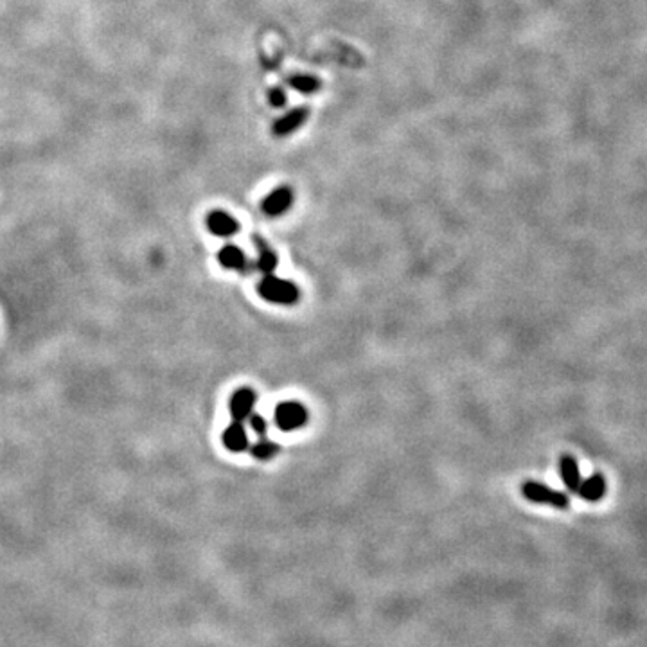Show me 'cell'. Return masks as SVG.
<instances>
[{"instance_id": "6da1fadb", "label": "cell", "mask_w": 647, "mask_h": 647, "mask_svg": "<svg viewBox=\"0 0 647 647\" xmlns=\"http://www.w3.org/2000/svg\"><path fill=\"white\" fill-rule=\"evenodd\" d=\"M258 293L270 304L277 306H295L300 299L299 286L288 279L273 275H263V279L258 285Z\"/></svg>"}, {"instance_id": "7a4b0ae2", "label": "cell", "mask_w": 647, "mask_h": 647, "mask_svg": "<svg viewBox=\"0 0 647 647\" xmlns=\"http://www.w3.org/2000/svg\"><path fill=\"white\" fill-rule=\"evenodd\" d=\"M273 421H275L279 430L295 432L306 427L307 421H310V412L297 399L281 401L273 412Z\"/></svg>"}, {"instance_id": "3957f363", "label": "cell", "mask_w": 647, "mask_h": 647, "mask_svg": "<svg viewBox=\"0 0 647 647\" xmlns=\"http://www.w3.org/2000/svg\"><path fill=\"white\" fill-rule=\"evenodd\" d=\"M521 493H524V496L527 498L529 501L550 505L554 509H569L570 507L569 494L563 493V491L552 489V487L545 486V484L541 482H536V480L525 482L524 486H521Z\"/></svg>"}, {"instance_id": "277c9868", "label": "cell", "mask_w": 647, "mask_h": 647, "mask_svg": "<svg viewBox=\"0 0 647 647\" xmlns=\"http://www.w3.org/2000/svg\"><path fill=\"white\" fill-rule=\"evenodd\" d=\"M255 401H258V394L252 387H240L238 390H234V394L228 399V412L230 417L238 423H243L254 414Z\"/></svg>"}, {"instance_id": "5b68a950", "label": "cell", "mask_w": 647, "mask_h": 647, "mask_svg": "<svg viewBox=\"0 0 647 647\" xmlns=\"http://www.w3.org/2000/svg\"><path fill=\"white\" fill-rule=\"evenodd\" d=\"M293 189L290 185H279L277 189H273L268 196L261 202V210L270 218H279L292 209L293 205Z\"/></svg>"}, {"instance_id": "8992f818", "label": "cell", "mask_w": 647, "mask_h": 647, "mask_svg": "<svg viewBox=\"0 0 647 647\" xmlns=\"http://www.w3.org/2000/svg\"><path fill=\"white\" fill-rule=\"evenodd\" d=\"M205 225L209 228V233L218 238H233L240 233V223H238L236 218L221 209L210 210L207 214Z\"/></svg>"}, {"instance_id": "52a82bcc", "label": "cell", "mask_w": 647, "mask_h": 647, "mask_svg": "<svg viewBox=\"0 0 647 647\" xmlns=\"http://www.w3.org/2000/svg\"><path fill=\"white\" fill-rule=\"evenodd\" d=\"M218 263H220L223 268L236 270V272H241L243 275H248V273L252 272V268H254V265H252L250 259L245 255V252L233 243L223 245V247L218 250Z\"/></svg>"}, {"instance_id": "ba28073f", "label": "cell", "mask_w": 647, "mask_h": 647, "mask_svg": "<svg viewBox=\"0 0 647 647\" xmlns=\"http://www.w3.org/2000/svg\"><path fill=\"white\" fill-rule=\"evenodd\" d=\"M252 240H254L255 248H258V259H255L254 263V268L258 270V272H261L263 275H270V273L275 272L277 266H279V255H277V252L270 247L268 241H266L265 238L255 234Z\"/></svg>"}, {"instance_id": "9c48e42d", "label": "cell", "mask_w": 647, "mask_h": 647, "mask_svg": "<svg viewBox=\"0 0 647 647\" xmlns=\"http://www.w3.org/2000/svg\"><path fill=\"white\" fill-rule=\"evenodd\" d=\"M221 441H223L225 448L233 453H243L250 448L247 430H245L243 423H238V421H233V423L225 428Z\"/></svg>"}, {"instance_id": "30bf717a", "label": "cell", "mask_w": 647, "mask_h": 647, "mask_svg": "<svg viewBox=\"0 0 647 647\" xmlns=\"http://www.w3.org/2000/svg\"><path fill=\"white\" fill-rule=\"evenodd\" d=\"M559 475H561V480L566 489L570 493H577L583 479H581L579 464H577L576 457L569 455V453L559 457Z\"/></svg>"}, {"instance_id": "8fae6325", "label": "cell", "mask_w": 647, "mask_h": 647, "mask_svg": "<svg viewBox=\"0 0 647 647\" xmlns=\"http://www.w3.org/2000/svg\"><path fill=\"white\" fill-rule=\"evenodd\" d=\"M307 113H310L307 108H295L290 113H286V116H282L281 119H277L275 123H273L272 126L273 135H277V137H286V135L293 133L297 128L302 126V124L306 123Z\"/></svg>"}, {"instance_id": "7c38bea8", "label": "cell", "mask_w": 647, "mask_h": 647, "mask_svg": "<svg viewBox=\"0 0 647 647\" xmlns=\"http://www.w3.org/2000/svg\"><path fill=\"white\" fill-rule=\"evenodd\" d=\"M606 479H604L601 473H593L590 479L583 480L577 489V494H579L583 500L590 501V504H595V501L603 500L604 494H606Z\"/></svg>"}, {"instance_id": "4fadbf2b", "label": "cell", "mask_w": 647, "mask_h": 647, "mask_svg": "<svg viewBox=\"0 0 647 647\" xmlns=\"http://www.w3.org/2000/svg\"><path fill=\"white\" fill-rule=\"evenodd\" d=\"M250 455L254 457L255 460H261V462H268V460L275 459L279 453H281V444L275 441H270L266 437H259L254 444H250Z\"/></svg>"}, {"instance_id": "5bb4252c", "label": "cell", "mask_w": 647, "mask_h": 647, "mask_svg": "<svg viewBox=\"0 0 647 647\" xmlns=\"http://www.w3.org/2000/svg\"><path fill=\"white\" fill-rule=\"evenodd\" d=\"M290 85L297 92H302V94H313V92H317L320 88V81L311 78V76H292L290 78Z\"/></svg>"}, {"instance_id": "9a60e30c", "label": "cell", "mask_w": 647, "mask_h": 647, "mask_svg": "<svg viewBox=\"0 0 647 647\" xmlns=\"http://www.w3.org/2000/svg\"><path fill=\"white\" fill-rule=\"evenodd\" d=\"M248 423H250V428L254 430V434L258 435V439L266 437V434H268V423H266V419L261 414L254 412V414L248 417Z\"/></svg>"}, {"instance_id": "2e32d148", "label": "cell", "mask_w": 647, "mask_h": 647, "mask_svg": "<svg viewBox=\"0 0 647 647\" xmlns=\"http://www.w3.org/2000/svg\"><path fill=\"white\" fill-rule=\"evenodd\" d=\"M286 103V94L282 88H272L270 90V105L275 108H281Z\"/></svg>"}]
</instances>
